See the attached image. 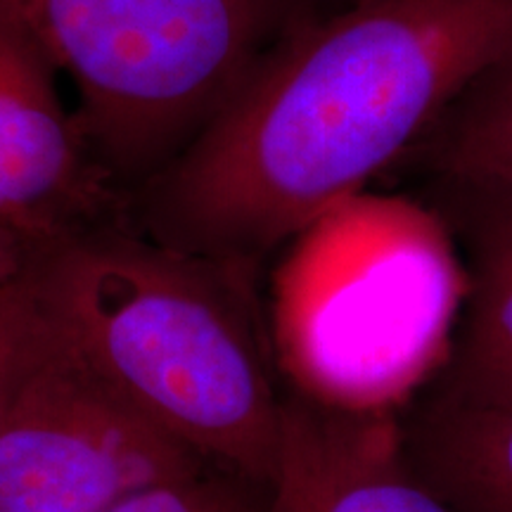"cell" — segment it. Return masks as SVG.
Wrapping results in <instances>:
<instances>
[{"label":"cell","instance_id":"1","mask_svg":"<svg viewBox=\"0 0 512 512\" xmlns=\"http://www.w3.org/2000/svg\"><path fill=\"white\" fill-rule=\"evenodd\" d=\"M512 48V0H356L306 17L176 162L138 188L140 233L259 268L415 150Z\"/></svg>","mask_w":512,"mask_h":512},{"label":"cell","instance_id":"2","mask_svg":"<svg viewBox=\"0 0 512 512\" xmlns=\"http://www.w3.org/2000/svg\"><path fill=\"white\" fill-rule=\"evenodd\" d=\"M43 309L107 382L221 472L266 491L283 394L254 266L114 223L31 254Z\"/></svg>","mask_w":512,"mask_h":512},{"label":"cell","instance_id":"3","mask_svg":"<svg viewBox=\"0 0 512 512\" xmlns=\"http://www.w3.org/2000/svg\"><path fill=\"white\" fill-rule=\"evenodd\" d=\"M465 297L448 221L361 192L283 247L266 304L275 368L325 408L401 413L446 366Z\"/></svg>","mask_w":512,"mask_h":512},{"label":"cell","instance_id":"4","mask_svg":"<svg viewBox=\"0 0 512 512\" xmlns=\"http://www.w3.org/2000/svg\"><path fill=\"white\" fill-rule=\"evenodd\" d=\"M76 93L110 181L143 188L304 22L299 0H0Z\"/></svg>","mask_w":512,"mask_h":512},{"label":"cell","instance_id":"5","mask_svg":"<svg viewBox=\"0 0 512 512\" xmlns=\"http://www.w3.org/2000/svg\"><path fill=\"white\" fill-rule=\"evenodd\" d=\"M211 470L107 382L38 297L0 418V512H105L152 484Z\"/></svg>","mask_w":512,"mask_h":512},{"label":"cell","instance_id":"6","mask_svg":"<svg viewBox=\"0 0 512 512\" xmlns=\"http://www.w3.org/2000/svg\"><path fill=\"white\" fill-rule=\"evenodd\" d=\"M57 79L46 55L0 10V223L34 249L102 226L117 200Z\"/></svg>","mask_w":512,"mask_h":512},{"label":"cell","instance_id":"7","mask_svg":"<svg viewBox=\"0 0 512 512\" xmlns=\"http://www.w3.org/2000/svg\"><path fill=\"white\" fill-rule=\"evenodd\" d=\"M264 512H458L422 479L399 413H347L287 389Z\"/></svg>","mask_w":512,"mask_h":512},{"label":"cell","instance_id":"8","mask_svg":"<svg viewBox=\"0 0 512 512\" xmlns=\"http://www.w3.org/2000/svg\"><path fill=\"white\" fill-rule=\"evenodd\" d=\"M467 249L465 318L427 384L441 394L512 406V185L441 181Z\"/></svg>","mask_w":512,"mask_h":512},{"label":"cell","instance_id":"9","mask_svg":"<svg viewBox=\"0 0 512 512\" xmlns=\"http://www.w3.org/2000/svg\"><path fill=\"white\" fill-rule=\"evenodd\" d=\"M422 392L399 413L415 472L458 512H512V406Z\"/></svg>","mask_w":512,"mask_h":512},{"label":"cell","instance_id":"10","mask_svg":"<svg viewBox=\"0 0 512 512\" xmlns=\"http://www.w3.org/2000/svg\"><path fill=\"white\" fill-rule=\"evenodd\" d=\"M415 150L439 181L512 185V48L458 95Z\"/></svg>","mask_w":512,"mask_h":512},{"label":"cell","instance_id":"11","mask_svg":"<svg viewBox=\"0 0 512 512\" xmlns=\"http://www.w3.org/2000/svg\"><path fill=\"white\" fill-rule=\"evenodd\" d=\"M247 489L256 486L228 472L211 470L152 484L105 512H264L266 498L254 503V498L247 496Z\"/></svg>","mask_w":512,"mask_h":512},{"label":"cell","instance_id":"12","mask_svg":"<svg viewBox=\"0 0 512 512\" xmlns=\"http://www.w3.org/2000/svg\"><path fill=\"white\" fill-rule=\"evenodd\" d=\"M38 316V294L31 259L12 283L0 290V418L15 387L24 351Z\"/></svg>","mask_w":512,"mask_h":512}]
</instances>
